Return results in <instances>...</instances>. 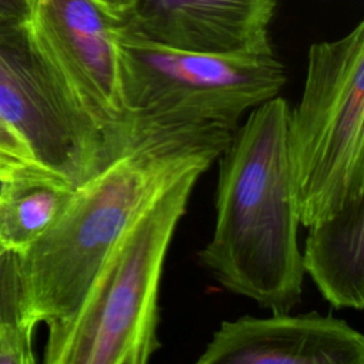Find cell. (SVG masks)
<instances>
[{
	"instance_id": "obj_5",
	"label": "cell",
	"mask_w": 364,
	"mask_h": 364,
	"mask_svg": "<svg viewBox=\"0 0 364 364\" xmlns=\"http://www.w3.org/2000/svg\"><path fill=\"white\" fill-rule=\"evenodd\" d=\"M287 158L306 228L364 193V21L310 46L301 98L289 115Z\"/></svg>"
},
{
	"instance_id": "obj_11",
	"label": "cell",
	"mask_w": 364,
	"mask_h": 364,
	"mask_svg": "<svg viewBox=\"0 0 364 364\" xmlns=\"http://www.w3.org/2000/svg\"><path fill=\"white\" fill-rule=\"evenodd\" d=\"M73 192L70 183L43 169L4 181L0 192V243L13 252L30 246L64 210Z\"/></svg>"
},
{
	"instance_id": "obj_12",
	"label": "cell",
	"mask_w": 364,
	"mask_h": 364,
	"mask_svg": "<svg viewBox=\"0 0 364 364\" xmlns=\"http://www.w3.org/2000/svg\"><path fill=\"white\" fill-rule=\"evenodd\" d=\"M40 169L41 168L33 164L23 142L0 118V178L9 181L30 175Z\"/></svg>"
},
{
	"instance_id": "obj_6",
	"label": "cell",
	"mask_w": 364,
	"mask_h": 364,
	"mask_svg": "<svg viewBox=\"0 0 364 364\" xmlns=\"http://www.w3.org/2000/svg\"><path fill=\"white\" fill-rule=\"evenodd\" d=\"M0 118L34 165L74 189L117 158L30 23L0 31Z\"/></svg>"
},
{
	"instance_id": "obj_13",
	"label": "cell",
	"mask_w": 364,
	"mask_h": 364,
	"mask_svg": "<svg viewBox=\"0 0 364 364\" xmlns=\"http://www.w3.org/2000/svg\"><path fill=\"white\" fill-rule=\"evenodd\" d=\"M38 0H0V31L30 23Z\"/></svg>"
},
{
	"instance_id": "obj_10",
	"label": "cell",
	"mask_w": 364,
	"mask_h": 364,
	"mask_svg": "<svg viewBox=\"0 0 364 364\" xmlns=\"http://www.w3.org/2000/svg\"><path fill=\"white\" fill-rule=\"evenodd\" d=\"M303 270L334 309H364V193L307 226Z\"/></svg>"
},
{
	"instance_id": "obj_1",
	"label": "cell",
	"mask_w": 364,
	"mask_h": 364,
	"mask_svg": "<svg viewBox=\"0 0 364 364\" xmlns=\"http://www.w3.org/2000/svg\"><path fill=\"white\" fill-rule=\"evenodd\" d=\"M232 134L171 132L132 145L74 189L53 225L13 252L24 323L36 328L73 314L114 245L179 175L213 164Z\"/></svg>"
},
{
	"instance_id": "obj_9",
	"label": "cell",
	"mask_w": 364,
	"mask_h": 364,
	"mask_svg": "<svg viewBox=\"0 0 364 364\" xmlns=\"http://www.w3.org/2000/svg\"><path fill=\"white\" fill-rule=\"evenodd\" d=\"M198 364H364V337L317 311L225 320Z\"/></svg>"
},
{
	"instance_id": "obj_8",
	"label": "cell",
	"mask_w": 364,
	"mask_h": 364,
	"mask_svg": "<svg viewBox=\"0 0 364 364\" xmlns=\"http://www.w3.org/2000/svg\"><path fill=\"white\" fill-rule=\"evenodd\" d=\"M276 0H132L114 14L122 36L183 51H273Z\"/></svg>"
},
{
	"instance_id": "obj_3",
	"label": "cell",
	"mask_w": 364,
	"mask_h": 364,
	"mask_svg": "<svg viewBox=\"0 0 364 364\" xmlns=\"http://www.w3.org/2000/svg\"><path fill=\"white\" fill-rule=\"evenodd\" d=\"M210 165H195L171 182L114 245L78 309L46 324V364H145L161 348L165 257L192 191Z\"/></svg>"
},
{
	"instance_id": "obj_2",
	"label": "cell",
	"mask_w": 364,
	"mask_h": 364,
	"mask_svg": "<svg viewBox=\"0 0 364 364\" xmlns=\"http://www.w3.org/2000/svg\"><path fill=\"white\" fill-rule=\"evenodd\" d=\"M274 97L249 112L219 154L216 220L199 262L236 296L277 313L301 300L300 218L293 195L287 122Z\"/></svg>"
},
{
	"instance_id": "obj_15",
	"label": "cell",
	"mask_w": 364,
	"mask_h": 364,
	"mask_svg": "<svg viewBox=\"0 0 364 364\" xmlns=\"http://www.w3.org/2000/svg\"><path fill=\"white\" fill-rule=\"evenodd\" d=\"M6 252H7V249H6V247H4V246L0 243V259L3 257V255H4Z\"/></svg>"
},
{
	"instance_id": "obj_16",
	"label": "cell",
	"mask_w": 364,
	"mask_h": 364,
	"mask_svg": "<svg viewBox=\"0 0 364 364\" xmlns=\"http://www.w3.org/2000/svg\"><path fill=\"white\" fill-rule=\"evenodd\" d=\"M3 185H4V179L0 178V192H1V189H3Z\"/></svg>"
},
{
	"instance_id": "obj_7",
	"label": "cell",
	"mask_w": 364,
	"mask_h": 364,
	"mask_svg": "<svg viewBox=\"0 0 364 364\" xmlns=\"http://www.w3.org/2000/svg\"><path fill=\"white\" fill-rule=\"evenodd\" d=\"M30 26L115 155L129 149L114 14L97 0H38Z\"/></svg>"
},
{
	"instance_id": "obj_4",
	"label": "cell",
	"mask_w": 364,
	"mask_h": 364,
	"mask_svg": "<svg viewBox=\"0 0 364 364\" xmlns=\"http://www.w3.org/2000/svg\"><path fill=\"white\" fill-rule=\"evenodd\" d=\"M117 40L129 145L171 132L232 134L246 112L277 97L286 84L274 51H183L118 31Z\"/></svg>"
},
{
	"instance_id": "obj_14",
	"label": "cell",
	"mask_w": 364,
	"mask_h": 364,
	"mask_svg": "<svg viewBox=\"0 0 364 364\" xmlns=\"http://www.w3.org/2000/svg\"><path fill=\"white\" fill-rule=\"evenodd\" d=\"M97 1L102 4L105 9H108L112 14H117L122 9H125L132 0H97Z\"/></svg>"
}]
</instances>
